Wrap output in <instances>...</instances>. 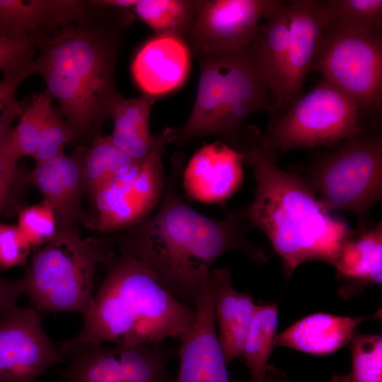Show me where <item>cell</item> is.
Masks as SVG:
<instances>
[{
    "label": "cell",
    "instance_id": "obj_1",
    "mask_svg": "<svg viewBox=\"0 0 382 382\" xmlns=\"http://www.w3.org/2000/svg\"><path fill=\"white\" fill-rule=\"evenodd\" d=\"M180 170V163L175 164L149 216L109 238L120 250L137 257L176 298L195 308L200 286L217 258L231 250L259 263L265 262L267 256L246 238L251 226L245 207L227 212L221 219L204 216L177 192Z\"/></svg>",
    "mask_w": 382,
    "mask_h": 382
},
{
    "label": "cell",
    "instance_id": "obj_2",
    "mask_svg": "<svg viewBox=\"0 0 382 382\" xmlns=\"http://www.w3.org/2000/svg\"><path fill=\"white\" fill-rule=\"evenodd\" d=\"M103 8L98 22L89 28L70 25L43 35L30 65L75 137L88 132L99 136L122 97L116 89L115 68L122 31L132 18L127 9Z\"/></svg>",
    "mask_w": 382,
    "mask_h": 382
},
{
    "label": "cell",
    "instance_id": "obj_3",
    "mask_svg": "<svg viewBox=\"0 0 382 382\" xmlns=\"http://www.w3.org/2000/svg\"><path fill=\"white\" fill-rule=\"evenodd\" d=\"M243 154L256 185L254 199L245 207L247 219L266 235L282 260L285 277L307 261L333 265L352 231L347 224L325 208L306 180L280 168L277 155L252 145Z\"/></svg>",
    "mask_w": 382,
    "mask_h": 382
},
{
    "label": "cell",
    "instance_id": "obj_4",
    "mask_svg": "<svg viewBox=\"0 0 382 382\" xmlns=\"http://www.w3.org/2000/svg\"><path fill=\"white\" fill-rule=\"evenodd\" d=\"M94 294L79 332L60 352L84 342L131 345L181 340L196 311L166 289L132 253L120 250Z\"/></svg>",
    "mask_w": 382,
    "mask_h": 382
},
{
    "label": "cell",
    "instance_id": "obj_5",
    "mask_svg": "<svg viewBox=\"0 0 382 382\" xmlns=\"http://www.w3.org/2000/svg\"><path fill=\"white\" fill-rule=\"evenodd\" d=\"M194 106L185 125L168 127V143L183 145L214 136L239 151L244 124L253 113L277 108L270 87L251 51L203 59Z\"/></svg>",
    "mask_w": 382,
    "mask_h": 382
},
{
    "label": "cell",
    "instance_id": "obj_6",
    "mask_svg": "<svg viewBox=\"0 0 382 382\" xmlns=\"http://www.w3.org/2000/svg\"><path fill=\"white\" fill-rule=\"evenodd\" d=\"M114 246L109 238H83L77 231H57L21 277L23 294L36 310L83 315L94 296L96 267L111 264Z\"/></svg>",
    "mask_w": 382,
    "mask_h": 382
},
{
    "label": "cell",
    "instance_id": "obj_7",
    "mask_svg": "<svg viewBox=\"0 0 382 382\" xmlns=\"http://www.w3.org/2000/svg\"><path fill=\"white\" fill-rule=\"evenodd\" d=\"M365 127L353 98L323 78L261 133L250 127L247 143L277 156L291 149L332 148Z\"/></svg>",
    "mask_w": 382,
    "mask_h": 382
},
{
    "label": "cell",
    "instance_id": "obj_8",
    "mask_svg": "<svg viewBox=\"0 0 382 382\" xmlns=\"http://www.w3.org/2000/svg\"><path fill=\"white\" fill-rule=\"evenodd\" d=\"M319 156L306 180L329 212L357 215L363 223L382 197V137L379 128L363 127Z\"/></svg>",
    "mask_w": 382,
    "mask_h": 382
},
{
    "label": "cell",
    "instance_id": "obj_9",
    "mask_svg": "<svg viewBox=\"0 0 382 382\" xmlns=\"http://www.w3.org/2000/svg\"><path fill=\"white\" fill-rule=\"evenodd\" d=\"M311 70L357 102L361 120L379 128L382 112V38L329 23L320 36Z\"/></svg>",
    "mask_w": 382,
    "mask_h": 382
},
{
    "label": "cell",
    "instance_id": "obj_10",
    "mask_svg": "<svg viewBox=\"0 0 382 382\" xmlns=\"http://www.w3.org/2000/svg\"><path fill=\"white\" fill-rule=\"evenodd\" d=\"M61 353L71 359L61 382H175L168 364L178 350L163 342L112 347L89 342Z\"/></svg>",
    "mask_w": 382,
    "mask_h": 382
},
{
    "label": "cell",
    "instance_id": "obj_11",
    "mask_svg": "<svg viewBox=\"0 0 382 382\" xmlns=\"http://www.w3.org/2000/svg\"><path fill=\"white\" fill-rule=\"evenodd\" d=\"M168 128L157 134L155 146L143 161L101 189L93 198L90 225L102 233H116L141 222L157 208L163 192L162 155Z\"/></svg>",
    "mask_w": 382,
    "mask_h": 382
},
{
    "label": "cell",
    "instance_id": "obj_12",
    "mask_svg": "<svg viewBox=\"0 0 382 382\" xmlns=\"http://www.w3.org/2000/svg\"><path fill=\"white\" fill-rule=\"evenodd\" d=\"M279 0H197L195 20L185 41L199 61L250 49L261 19Z\"/></svg>",
    "mask_w": 382,
    "mask_h": 382
},
{
    "label": "cell",
    "instance_id": "obj_13",
    "mask_svg": "<svg viewBox=\"0 0 382 382\" xmlns=\"http://www.w3.org/2000/svg\"><path fill=\"white\" fill-rule=\"evenodd\" d=\"M62 356L35 308L16 305L0 316V382H37Z\"/></svg>",
    "mask_w": 382,
    "mask_h": 382
},
{
    "label": "cell",
    "instance_id": "obj_14",
    "mask_svg": "<svg viewBox=\"0 0 382 382\" xmlns=\"http://www.w3.org/2000/svg\"><path fill=\"white\" fill-rule=\"evenodd\" d=\"M196 318L180 340L179 370L175 382H230L220 346L209 277L202 284L195 303Z\"/></svg>",
    "mask_w": 382,
    "mask_h": 382
},
{
    "label": "cell",
    "instance_id": "obj_15",
    "mask_svg": "<svg viewBox=\"0 0 382 382\" xmlns=\"http://www.w3.org/2000/svg\"><path fill=\"white\" fill-rule=\"evenodd\" d=\"M286 5L289 21L287 58L282 96L274 115L288 109L303 94L305 79L320 36L329 24L321 0H292Z\"/></svg>",
    "mask_w": 382,
    "mask_h": 382
},
{
    "label": "cell",
    "instance_id": "obj_16",
    "mask_svg": "<svg viewBox=\"0 0 382 382\" xmlns=\"http://www.w3.org/2000/svg\"><path fill=\"white\" fill-rule=\"evenodd\" d=\"M244 155L222 141L205 144L183 173L187 196L195 201L224 207L243 181Z\"/></svg>",
    "mask_w": 382,
    "mask_h": 382
},
{
    "label": "cell",
    "instance_id": "obj_17",
    "mask_svg": "<svg viewBox=\"0 0 382 382\" xmlns=\"http://www.w3.org/2000/svg\"><path fill=\"white\" fill-rule=\"evenodd\" d=\"M85 151L62 154L36 167L33 179L52 209L57 231H77L82 219V199L85 195L83 161Z\"/></svg>",
    "mask_w": 382,
    "mask_h": 382
},
{
    "label": "cell",
    "instance_id": "obj_18",
    "mask_svg": "<svg viewBox=\"0 0 382 382\" xmlns=\"http://www.w3.org/2000/svg\"><path fill=\"white\" fill-rule=\"evenodd\" d=\"M190 50L185 40L156 35L135 55L132 73L144 95L158 98L180 88L190 70Z\"/></svg>",
    "mask_w": 382,
    "mask_h": 382
},
{
    "label": "cell",
    "instance_id": "obj_19",
    "mask_svg": "<svg viewBox=\"0 0 382 382\" xmlns=\"http://www.w3.org/2000/svg\"><path fill=\"white\" fill-rule=\"evenodd\" d=\"M86 9L78 0H0V36L50 34L82 21Z\"/></svg>",
    "mask_w": 382,
    "mask_h": 382
},
{
    "label": "cell",
    "instance_id": "obj_20",
    "mask_svg": "<svg viewBox=\"0 0 382 382\" xmlns=\"http://www.w3.org/2000/svg\"><path fill=\"white\" fill-rule=\"evenodd\" d=\"M213 289L218 340L227 365L241 356L255 304L248 293L232 285L226 268L212 269L209 274Z\"/></svg>",
    "mask_w": 382,
    "mask_h": 382
},
{
    "label": "cell",
    "instance_id": "obj_21",
    "mask_svg": "<svg viewBox=\"0 0 382 382\" xmlns=\"http://www.w3.org/2000/svg\"><path fill=\"white\" fill-rule=\"evenodd\" d=\"M332 266L344 282L340 291L345 297L366 285L381 284V221L372 226L361 223L352 230Z\"/></svg>",
    "mask_w": 382,
    "mask_h": 382
},
{
    "label": "cell",
    "instance_id": "obj_22",
    "mask_svg": "<svg viewBox=\"0 0 382 382\" xmlns=\"http://www.w3.org/2000/svg\"><path fill=\"white\" fill-rule=\"evenodd\" d=\"M372 316H339L324 313L307 316L277 335L274 345L312 354H328L349 342L356 328Z\"/></svg>",
    "mask_w": 382,
    "mask_h": 382
},
{
    "label": "cell",
    "instance_id": "obj_23",
    "mask_svg": "<svg viewBox=\"0 0 382 382\" xmlns=\"http://www.w3.org/2000/svg\"><path fill=\"white\" fill-rule=\"evenodd\" d=\"M265 20L257 27L251 51L270 87L277 111L287 58L289 21L286 3L282 1Z\"/></svg>",
    "mask_w": 382,
    "mask_h": 382
},
{
    "label": "cell",
    "instance_id": "obj_24",
    "mask_svg": "<svg viewBox=\"0 0 382 382\" xmlns=\"http://www.w3.org/2000/svg\"><path fill=\"white\" fill-rule=\"evenodd\" d=\"M156 99L144 94L128 99L122 97L112 110L113 131L110 139L137 162L149 156L156 142L157 134H151L149 130L151 107Z\"/></svg>",
    "mask_w": 382,
    "mask_h": 382
},
{
    "label": "cell",
    "instance_id": "obj_25",
    "mask_svg": "<svg viewBox=\"0 0 382 382\" xmlns=\"http://www.w3.org/2000/svg\"><path fill=\"white\" fill-rule=\"evenodd\" d=\"M136 162L113 144L110 135L100 134L85 151L83 156L85 195L91 199L101 189L129 170Z\"/></svg>",
    "mask_w": 382,
    "mask_h": 382
},
{
    "label": "cell",
    "instance_id": "obj_26",
    "mask_svg": "<svg viewBox=\"0 0 382 382\" xmlns=\"http://www.w3.org/2000/svg\"><path fill=\"white\" fill-rule=\"evenodd\" d=\"M278 325L277 304L256 305L245 336L241 356L250 371V382H262L268 369Z\"/></svg>",
    "mask_w": 382,
    "mask_h": 382
},
{
    "label": "cell",
    "instance_id": "obj_27",
    "mask_svg": "<svg viewBox=\"0 0 382 382\" xmlns=\"http://www.w3.org/2000/svg\"><path fill=\"white\" fill-rule=\"evenodd\" d=\"M197 5V0H137L132 10L156 35H173L185 40Z\"/></svg>",
    "mask_w": 382,
    "mask_h": 382
},
{
    "label": "cell",
    "instance_id": "obj_28",
    "mask_svg": "<svg viewBox=\"0 0 382 382\" xmlns=\"http://www.w3.org/2000/svg\"><path fill=\"white\" fill-rule=\"evenodd\" d=\"M329 23L382 38L381 0H321Z\"/></svg>",
    "mask_w": 382,
    "mask_h": 382
},
{
    "label": "cell",
    "instance_id": "obj_29",
    "mask_svg": "<svg viewBox=\"0 0 382 382\" xmlns=\"http://www.w3.org/2000/svg\"><path fill=\"white\" fill-rule=\"evenodd\" d=\"M52 107L46 93L35 95L26 105L18 123L8 134L11 148L18 158L35 153Z\"/></svg>",
    "mask_w": 382,
    "mask_h": 382
},
{
    "label": "cell",
    "instance_id": "obj_30",
    "mask_svg": "<svg viewBox=\"0 0 382 382\" xmlns=\"http://www.w3.org/2000/svg\"><path fill=\"white\" fill-rule=\"evenodd\" d=\"M33 54L4 71L0 81V144L13 129L14 120L20 117L26 105L16 98L21 83L32 74L30 65Z\"/></svg>",
    "mask_w": 382,
    "mask_h": 382
},
{
    "label": "cell",
    "instance_id": "obj_31",
    "mask_svg": "<svg viewBox=\"0 0 382 382\" xmlns=\"http://www.w3.org/2000/svg\"><path fill=\"white\" fill-rule=\"evenodd\" d=\"M350 382H382V338L354 333L351 340Z\"/></svg>",
    "mask_w": 382,
    "mask_h": 382
},
{
    "label": "cell",
    "instance_id": "obj_32",
    "mask_svg": "<svg viewBox=\"0 0 382 382\" xmlns=\"http://www.w3.org/2000/svg\"><path fill=\"white\" fill-rule=\"evenodd\" d=\"M17 226L31 247L47 243L57 229L54 212L44 200L19 210Z\"/></svg>",
    "mask_w": 382,
    "mask_h": 382
},
{
    "label": "cell",
    "instance_id": "obj_33",
    "mask_svg": "<svg viewBox=\"0 0 382 382\" xmlns=\"http://www.w3.org/2000/svg\"><path fill=\"white\" fill-rule=\"evenodd\" d=\"M74 137L59 110L52 107L45 122L37 149L33 156L36 165L64 154V146Z\"/></svg>",
    "mask_w": 382,
    "mask_h": 382
},
{
    "label": "cell",
    "instance_id": "obj_34",
    "mask_svg": "<svg viewBox=\"0 0 382 382\" xmlns=\"http://www.w3.org/2000/svg\"><path fill=\"white\" fill-rule=\"evenodd\" d=\"M31 248L18 226L0 222V269L24 265Z\"/></svg>",
    "mask_w": 382,
    "mask_h": 382
},
{
    "label": "cell",
    "instance_id": "obj_35",
    "mask_svg": "<svg viewBox=\"0 0 382 382\" xmlns=\"http://www.w3.org/2000/svg\"><path fill=\"white\" fill-rule=\"evenodd\" d=\"M42 35H28L18 37L0 36V71L16 65L33 54Z\"/></svg>",
    "mask_w": 382,
    "mask_h": 382
},
{
    "label": "cell",
    "instance_id": "obj_36",
    "mask_svg": "<svg viewBox=\"0 0 382 382\" xmlns=\"http://www.w3.org/2000/svg\"><path fill=\"white\" fill-rule=\"evenodd\" d=\"M8 136L0 144V214L10 197L19 160L11 148Z\"/></svg>",
    "mask_w": 382,
    "mask_h": 382
},
{
    "label": "cell",
    "instance_id": "obj_37",
    "mask_svg": "<svg viewBox=\"0 0 382 382\" xmlns=\"http://www.w3.org/2000/svg\"><path fill=\"white\" fill-rule=\"evenodd\" d=\"M23 294L21 277L8 279L0 276V316L17 305L18 298Z\"/></svg>",
    "mask_w": 382,
    "mask_h": 382
},
{
    "label": "cell",
    "instance_id": "obj_38",
    "mask_svg": "<svg viewBox=\"0 0 382 382\" xmlns=\"http://www.w3.org/2000/svg\"><path fill=\"white\" fill-rule=\"evenodd\" d=\"M137 1V0H96L91 1L89 4L95 7L132 9Z\"/></svg>",
    "mask_w": 382,
    "mask_h": 382
},
{
    "label": "cell",
    "instance_id": "obj_39",
    "mask_svg": "<svg viewBox=\"0 0 382 382\" xmlns=\"http://www.w3.org/2000/svg\"><path fill=\"white\" fill-rule=\"evenodd\" d=\"M262 382H287V381L283 371L269 365Z\"/></svg>",
    "mask_w": 382,
    "mask_h": 382
},
{
    "label": "cell",
    "instance_id": "obj_40",
    "mask_svg": "<svg viewBox=\"0 0 382 382\" xmlns=\"http://www.w3.org/2000/svg\"><path fill=\"white\" fill-rule=\"evenodd\" d=\"M331 382H350L349 374L335 375L332 376Z\"/></svg>",
    "mask_w": 382,
    "mask_h": 382
}]
</instances>
